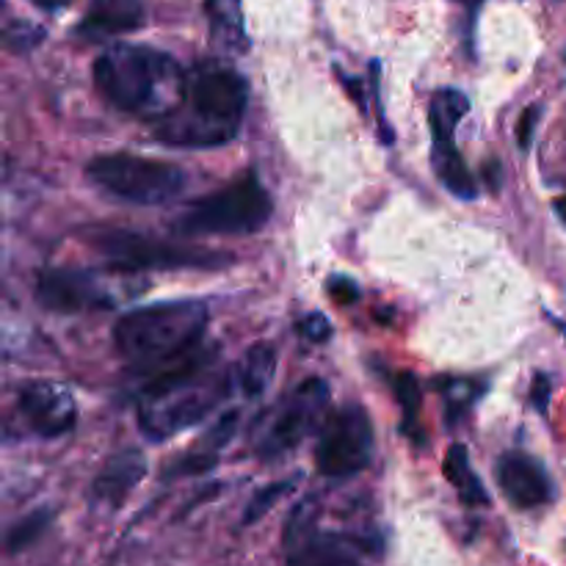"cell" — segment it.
<instances>
[{
    "instance_id": "4316f807",
    "label": "cell",
    "mask_w": 566,
    "mask_h": 566,
    "mask_svg": "<svg viewBox=\"0 0 566 566\" xmlns=\"http://www.w3.org/2000/svg\"><path fill=\"white\" fill-rule=\"evenodd\" d=\"M538 114H542L538 111V106H531L522 111L520 122H516V141H520L522 150H527V147H531L533 130H536V122H538Z\"/></svg>"
},
{
    "instance_id": "4dcf8cb0",
    "label": "cell",
    "mask_w": 566,
    "mask_h": 566,
    "mask_svg": "<svg viewBox=\"0 0 566 566\" xmlns=\"http://www.w3.org/2000/svg\"><path fill=\"white\" fill-rule=\"evenodd\" d=\"M456 3H464V7H478L481 0H456Z\"/></svg>"
},
{
    "instance_id": "9a60e30c",
    "label": "cell",
    "mask_w": 566,
    "mask_h": 566,
    "mask_svg": "<svg viewBox=\"0 0 566 566\" xmlns=\"http://www.w3.org/2000/svg\"><path fill=\"white\" fill-rule=\"evenodd\" d=\"M141 23H145V0H92V9L78 25V34L89 40H106L141 29Z\"/></svg>"
},
{
    "instance_id": "603a6c76",
    "label": "cell",
    "mask_w": 566,
    "mask_h": 566,
    "mask_svg": "<svg viewBox=\"0 0 566 566\" xmlns=\"http://www.w3.org/2000/svg\"><path fill=\"white\" fill-rule=\"evenodd\" d=\"M296 481H299V476H296V478H285V481H277V483H268L266 489H260V492H257L255 498H252L249 509H246L244 525H252V522L260 520V516L266 514V511H271V505L277 503V500L282 498V494H288L290 489L296 487Z\"/></svg>"
},
{
    "instance_id": "52a82bcc",
    "label": "cell",
    "mask_w": 566,
    "mask_h": 566,
    "mask_svg": "<svg viewBox=\"0 0 566 566\" xmlns=\"http://www.w3.org/2000/svg\"><path fill=\"white\" fill-rule=\"evenodd\" d=\"M92 183L111 196L134 205H163L174 200L185 185V172L174 163L139 156H100L86 167Z\"/></svg>"
},
{
    "instance_id": "44dd1931",
    "label": "cell",
    "mask_w": 566,
    "mask_h": 566,
    "mask_svg": "<svg viewBox=\"0 0 566 566\" xmlns=\"http://www.w3.org/2000/svg\"><path fill=\"white\" fill-rule=\"evenodd\" d=\"M395 387V401L401 406V431L412 439L415 445H426V431H423V420H420V412H423V395H420V384L412 373H398L393 382Z\"/></svg>"
},
{
    "instance_id": "f546056e",
    "label": "cell",
    "mask_w": 566,
    "mask_h": 566,
    "mask_svg": "<svg viewBox=\"0 0 566 566\" xmlns=\"http://www.w3.org/2000/svg\"><path fill=\"white\" fill-rule=\"evenodd\" d=\"M555 213H558V218H560V222H564L566 224V196H560V200H555Z\"/></svg>"
},
{
    "instance_id": "83f0119b",
    "label": "cell",
    "mask_w": 566,
    "mask_h": 566,
    "mask_svg": "<svg viewBox=\"0 0 566 566\" xmlns=\"http://www.w3.org/2000/svg\"><path fill=\"white\" fill-rule=\"evenodd\" d=\"M549 393H553V384H549V378L544 376V373H536V378H533V384H531V404L536 406L538 412H547Z\"/></svg>"
},
{
    "instance_id": "6da1fadb",
    "label": "cell",
    "mask_w": 566,
    "mask_h": 566,
    "mask_svg": "<svg viewBox=\"0 0 566 566\" xmlns=\"http://www.w3.org/2000/svg\"><path fill=\"white\" fill-rule=\"evenodd\" d=\"M249 86L224 64L205 62L185 78L180 106L152 122L156 136L172 147H222L238 136L244 122Z\"/></svg>"
},
{
    "instance_id": "5b68a950",
    "label": "cell",
    "mask_w": 566,
    "mask_h": 566,
    "mask_svg": "<svg viewBox=\"0 0 566 566\" xmlns=\"http://www.w3.org/2000/svg\"><path fill=\"white\" fill-rule=\"evenodd\" d=\"M271 213V196L249 172L216 194L194 202L174 227L183 235H252L266 227Z\"/></svg>"
},
{
    "instance_id": "d4e9b609",
    "label": "cell",
    "mask_w": 566,
    "mask_h": 566,
    "mask_svg": "<svg viewBox=\"0 0 566 566\" xmlns=\"http://www.w3.org/2000/svg\"><path fill=\"white\" fill-rule=\"evenodd\" d=\"M299 332L301 338L310 340V343H327V340L332 338V323H329L327 316H321V312H310L307 318H301Z\"/></svg>"
},
{
    "instance_id": "d6986e66",
    "label": "cell",
    "mask_w": 566,
    "mask_h": 566,
    "mask_svg": "<svg viewBox=\"0 0 566 566\" xmlns=\"http://www.w3.org/2000/svg\"><path fill=\"white\" fill-rule=\"evenodd\" d=\"M274 373H277V349L271 343L252 345L238 365V384L244 395L260 398L271 387Z\"/></svg>"
},
{
    "instance_id": "e0dca14e",
    "label": "cell",
    "mask_w": 566,
    "mask_h": 566,
    "mask_svg": "<svg viewBox=\"0 0 566 566\" xmlns=\"http://www.w3.org/2000/svg\"><path fill=\"white\" fill-rule=\"evenodd\" d=\"M147 472V459L139 453V450L128 448L114 453L111 459L106 461L100 476L95 478V487H92V494L97 500H106V503L119 505L130 494V489L145 478Z\"/></svg>"
},
{
    "instance_id": "8fae6325",
    "label": "cell",
    "mask_w": 566,
    "mask_h": 566,
    "mask_svg": "<svg viewBox=\"0 0 566 566\" xmlns=\"http://www.w3.org/2000/svg\"><path fill=\"white\" fill-rule=\"evenodd\" d=\"M285 558L288 566H362L354 555V542L318 527L316 503L296 505L285 527Z\"/></svg>"
},
{
    "instance_id": "3957f363",
    "label": "cell",
    "mask_w": 566,
    "mask_h": 566,
    "mask_svg": "<svg viewBox=\"0 0 566 566\" xmlns=\"http://www.w3.org/2000/svg\"><path fill=\"white\" fill-rule=\"evenodd\" d=\"M185 78L169 53L145 45H111L95 62V86L114 108L158 122L180 106Z\"/></svg>"
},
{
    "instance_id": "ac0fdd59",
    "label": "cell",
    "mask_w": 566,
    "mask_h": 566,
    "mask_svg": "<svg viewBox=\"0 0 566 566\" xmlns=\"http://www.w3.org/2000/svg\"><path fill=\"white\" fill-rule=\"evenodd\" d=\"M205 14L211 25V42L218 53L244 56L249 51L241 0H205Z\"/></svg>"
},
{
    "instance_id": "f1b7e54d",
    "label": "cell",
    "mask_w": 566,
    "mask_h": 566,
    "mask_svg": "<svg viewBox=\"0 0 566 566\" xmlns=\"http://www.w3.org/2000/svg\"><path fill=\"white\" fill-rule=\"evenodd\" d=\"M34 7L45 9V12H58V9H67L73 0H31Z\"/></svg>"
},
{
    "instance_id": "9c48e42d",
    "label": "cell",
    "mask_w": 566,
    "mask_h": 566,
    "mask_svg": "<svg viewBox=\"0 0 566 566\" xmlns=\"http://www.w3.org/2000/svg\"><path fill=\"white\" fill-rule=\"evenodd\" d=\"M373 426L360 404H343L329 412L316 445L318 472L327 478H351L373 459Z\"/></svg>"
},
{
    "instance_id": "7a4b0ae2",
    "label": "cell",
    "mask_w": 566,
    "mask_h": 566,
    "mask_svg": "<svg viewBox=\"0 0 566 566\" xmlns=\"http://www.w3.org/2000/svg\"><path fill=\"white\" fill-rule=\"evenodd\" d=\"M227 393V378L216 371V351L196 349L174 365L152 373L139 398V426L152 442L174 437L205 420Z\"/></svg>"
},
{
    "instance_id": "ba28073f",
    "label": "cell",
    "mask_w": 566,
    "mask_h": 566,
    "mask_svg": "<svg viewBox=\"0 0 566 566\" xmlns=\"http://www.w3.org/2000/svg\"><path fill=\"white\" fill-rule=\"evenodd\" d=\"M329 404V387L321 378L301 382L293 393L282 395L271 409L257 417L252 428V448L260 459H277L293 450L318 426Z\"/></svg>"
},
{
    "instance_id": "5bb4252c",
    "label": "cell",
    "mask_w": 566,
    "mask_h": 566,
    "mask_svg": "<svg viewBox=\"0 0 566 566\" xmlns=\"http://www.w3.org/2000/svg\"><path fill=\"white\" fill-rule=\"evenodd\" d=\"M494 476H498L500 492L516 509H536L553 498V481H549L547 470L533 456L520 453V450L500 456Z\"/></svg>"
},
{
    "instance_id": "4fadbf2b",
    "label": "cell",
    "mask_w": 566,
    "mask_h": 566,
    "mask_svg": "<svg viewBox=\"0 0 566 566\" xmlns=\"http://www.w3.org/2000/svg\"><path fill=\"white\" fill-rule=\"evenodd\" d=\"M18 406L31 431L45 439L67 434L75 426V417H78L70 389L53 382L25 384L18 395Z\"/></svg>"
},
{
    "instance_id": "7402d4cb",
    "label": "cell",
    "mask_w": 566,
    "mask_h": 566,
    "mask_svg": "<svg viewBox=\"0 0 566 566\" xmlns=\"http://www.w3.org/2000/svg\"><path fill=\"white\" fill-rule=\"evenodd\" d=\"M47 525H51V511H34L25 520H20L9 533V553H20L23 547L34 544L45 533Z\"/></svg>"
},
{
    "instance_id": "30bf717a",
    "label": "cell",
    "mask_w": 566,
    "mask_h": 566,
    "mask_svg": "<svg viewBox=\"0 0 566 566\" xmlns=\"http://www.w3.org/2000/svg\"><path fill=\"white\" fill-rule=\"evenodd\" d=\"M470 111V100L464 97V92L459 89H439L431 97V106H428V125H431V161L434 172H437L439 183L456 194L459 200H476L478 185L476 178L467 169L464 158L459 156L453 145V134L459 128L461 119Z\"/></svg>"
},
{
    "instance_id": "7c38bea8",
    "label": "cell",
    "mask_w": 566,
    "mask_h": 566,
    "mask_svg": "<svg viewBox=\"0 0 566 566\" xmlns=\"http://www.w3.org/2000/svg\"><path fill=\"white\" fill-rule=\"evenodd\" d=\"M119 288V285H114ZM108 288V279L95 271L81 268H53L40 274L36 282V301L51 312H84L106 310L117 305V293Z\"/></svg>"
},
{
    "instance_id": "8992f818",
    "label": "cell",
    "mask_w": 566,
    "mask_h": 566,
    "mask_svg": "<svg viewBox=\"0 0 566 566\" xmlns=\"http://www.w3.org/2000/svg\"><path fill=\"white\" fill-rule=\"evenodd\" d=\"M89 244L108 260V268L117 271L139 274L145 268H158V271H174V268H205V271H218V268L233 266V255H222L213 249H200L189 244H169V241L147 238L130 229H97L89 233Z\"/></svg>"
},
{
    "instance_id": "277c9868",
    "label": "cell",
    "mask_w": 566,
    "mask_h": 566,
    "mask_svg": "<svg viewBox=\"0 0 566 566\" xmlns=\"http://www.w3.org/2000/svg\"><path fill=\"white\" fill-rule=\"evenodd\" d=\"M207 327V307L202 301H167L141 307L119 318L114 345L136 371L152 373L194 354Z\"/></svg>"
},
{
    "instance_id": "484cf974",
    "label": "cell",
    "mask_w": 566,
    "mask_h": 566,
    "mask_svg": "<svg viewBox=\"0 0 566 566\" xmlns=\"http://www.w3.org/2000/svg\"><path fill=\"white\" fill-rule=\"evenodd\" d=\"M327 290L334 301H340V305H354V301L360 299V288H356L354 279L340 277V274L338 277H329Z\"/></svg>"
},
{
    "instance_id": "cb8c5ba5",
    "label": "cell",
    "mask_w": 566,
    "mask_h": 566,
    "mask_svg": "<svg viewBox=\"0 0 566 566\" xmlns=\"http://www.w3.org/2000/svg\"><path fill=\"white\" fill-rule=\"evenodd\" d=\"M45 31L40 25H29V23H12L7 29V45L12 51H29V47L40 45Z\"/></svg>"
},
{
    "instance_id": "2e32d148",
    "label": "cell",
    "mask_w": 566,
    "mask_h": 566,
    "mask_svg": "<svg viewBox=\"0 0 566 566\" xmlns=\"http://www.w3.org/2000/svg\"><path fill=\"white\" fill-rule=\"evenodd\" d=\"M235 428H238V412H229V415L218 417V420L213 423L211 431H207L205 437L194 445V448L185 450L180 459H174L172 464L167 467L163 478L196 476V472H205V470H211V467H216L218 453L227 448V442L233 439Z\"/></svg>"
},
{
    "instance_id": "ffe728a7",
    "label": "cell",
    "mask_w": 566,
    "mask_h": 566,
    "mask_svg": "<svg viewBox=\"0 0 566 566\" xmlns=\"http://www.w3.org/2000/svg\"><path fill=\"white\" fill-rule=\"evenodd\" d=\"M445 476L453 483L456 492H459L461 503L464 505H489V494L483 489V483L478 481V476L470 467V453H467L464 445H453L445 456Z\"/></svg>"
}]
</instances>
